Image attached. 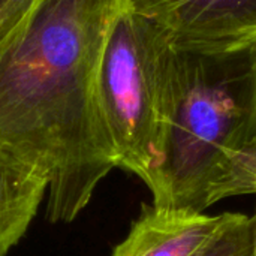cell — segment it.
<instances>
[{"mask_svg":"<svg viewBox=\"0 0 256 256\" xmlns=\"http://www.w3.org/2000/svg\"><path fill=\"white\" fill-rule=\"evenodd\" d=\"M123 3L40 0L0 46V150L46 180L52 224L74 222L118 168L98 75Z\"/></svg>","mask_w":256,"mask_h":256,"instance_id":"1","label":"cell"},{"mask_svg":"<svg viewBox=\"0 0 256 256\" xmlns=\"http://www.w3.org/2000/svg\"><path fill=\"white\" fill-rule=\"evenodd\" d=\"M237 213L219 216L142 206L128 237L112 256H198L236 219Z\"/></svg>","mask_w":256,"mask_h":256,"instance_id":"5","label":"cell"},{"mask_svg":"<svg viewBox=\"0 0 256 256\" xmlns=\"http://www.w3.org/2000/svg\"><path fill=\"white\" fill-rule=\"evenodd\" d=\"M174 54L168 34L123 3L105 40L98 94L118 168L138 176L152 192L165 160Z\"/></svg>","mask_w":256,"mask_h":256,"instance_id":"3","label":"cell"},{"mask_svg":"<svg viewBox=\"0 0 256 256\" xmlns=\"http://www.w3.org/2000/svg\"><path fill=\"white\" fill-rule=\"evenodd\" d=\"M174 48L225 51L256 45V0H124Z\"/></svg>","mask_w":256,"mask_h":256,"instance_id":"4","label":"cell"},{"mask_svg":"<svg viewBox=\"0 0 256 256\" xmlns=\"http://www.w3.org/2000/svg\"><path fill=\"white\" fill-rule=\"evenodd\" d=\"M255 256H256V249H255Z\"/></svg>","mask_w":256,"mask_h":256,"instance_id":"9","label":"cell"},{"mask_svg":"<svg viewBox=\"0 0 256 256\" xmlns=\"http://www.w3.org/2000/svg\"><path fill=\"white\" fill-rule=\"evenodd\" d=\"M174 100L153 206L201 214L256 194V45L174 48Z\"/></svg>","mask_w":256,"mask_h":256,"instance_id":"2","label":"cell"},{"mask_svg":"<svg viewBox=\"0 0 256 256\" xmlns=\"http://www.w3.org/2000/svg\"><path fill=\"white\" fill-rule=\"evenodd\" d=\"M40 0H0V46L32 16Z\"/></svg>","mask_w":256,"mask_h":256,"instance_id":"8","label":"cell"},{"mask_svg":"<svg viewBox=\"0 0 256 256\" xmlns=\"http://www.w3.org/2000/svg\"><path fill=\"white\" fill-rule=\"evenodd\" d=\"M256 214H238L198 256H255Z\"/></svg>","mask_w":256,"mask_h":256,"instance_id":"7","label":"cell"},{"mask_svg":"<svg viewBox=\"0 0 256 256\" xmlns=\"http://www.w3.org/2000/svg\"><path fill=\"white\" fill-rule=\"evenodd\" d=\"M46 190L40 174L0 150V256L26 236Z\"/></svg>","mask_w":256,"mask_h":256,"instance_id":"6","label":"cell"}]
</instances>
